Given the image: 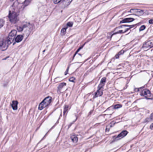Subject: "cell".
Returning a JSON list of instances; mask_svg holds the SVG:
<instances>
[{
	"mask_svg": "<svg viewBox=\"0 0 153 152\" xmlns=\"http://www.w3.org/2000/svg\"><path fill=\"white\" fill-rule=\"evenodd\" d=\"M73 25V23L72 22H69V23L67 24V26H72Z\"/></svg>",
	"mask_w": 153,
	"mask_h": 152,
	"instance_id": "obj_27",
	"label": "cell"
},
{
	"mask_svg": "<svg viewBox=\"0 0 153 152\" xmlns=\"http://www.w3.org/2000/svg\"><path fill=\"white\" fill-rule=\"evenodd\" d=\"M153 47V40L149 41L144 44L143 47Z\"/></svg>",
	"mask_w": 153,
	"mask_h": 152,
	"instance_id": "obj_9",
	"label": "cell"
},
{
	"mask_svg": "<svg viewBox=\"0 0 153 152\" xmlns=\"http://www.w3.org/2000/svg\"><path fill=\"white\" fill-rule=\"evenodd\" d=\"M115 124V122H112V123H111V124H109V125L108 126H107V128H106V131L108 132L109 131V130H110V128H111V127L112 126H114Z\"/></svg>",
	"mask_w": 153,
	"mask_h": 152,
	"instance_id": "obj_16",
	"label": "cell"
},
{
	"mask_svg": "<svg viewBox=\"0 0 153 152\" xmlns=\"http://www.w3.org/2000/svg\"><path fill=\"white\" fill-rule=\"evenodd\" d=\"M106 79L105 78H104L102 79V80L101 81L100 83L98 86V89L103 88V86L104 85L105 82H106Z\"/></svg>",
	"mask_w": 153,
	"mask_h": 152,
	"instance_id": "obj_10",
	"label": "cell"
},
{
	"mask_svg": "<svg viewBox=\"0 0 153 152\" xmlns=\"http://www.w3.org/2000/svg\"><path fill=\"white\" fill-rule=\"evenodd\" d=\"M145 28H146V26H142L140 27V31H142V30L145 29Z\"/></svg>",
	"mask_w": 153,
	"mask_h": 152,
	"instance_id": "obj_25",
	"label": "cell"
},
{
	"mask_svg": "<svg viewBox=\"0 0 153 152\" xmlns=\"http://www.w3.org/2000/svg\"><path fill=\"white\" fill-rule=\"evenodd\" d=\"M10 21L12 23H15L18 21V14L14 11H10L9 15Z\"/></svg>",
	"mask_w": 153,
	"mask_h": 152,
	"instance_id": "obj_3",
	"label": "cell"
},
{
	"mask_svg": "<svg viewBox=\"0 0 153 152\" xmlns=\"http://www.w3.org/2000/svg\"><path fill=\"white\" fill-rule=\"evenodd\" d=\"M68 106H65V108H64V114L65 113V111H67V110H68Z\"/></svg>",
	"mask_w": 153,
	"mask_h": 152,
	"instance_id": "obj_26",
	"label": "cell"
},
{
	"mask_svg": "<svg viewBox=\"0 0 153 152\" xmlns=\"http://www.w3.org/2000/svg\"><path fill=\"white\" fill-rule=\"evenodd\" d=\"M18 102L16 100L13 101L11 104L12 107L13 108V109L16 110L18 108Z\"/></svg>",
	"mask_w": 153,
	"mask_h": 152,
	"instance_id": "obj_12",
	"label": "cell"
},
{
	"mask_svg": "<svg viewBox=\"0 0 153 152\" xmlns=\"http://www.w3.org/2000/svg\"><path fill=\"white\" fill-rule=\"evenodd\" d=\"M140 95L147 99H152L153 98V95H152L151 92L147 89L143 90L140 92Z\"/></svg>",
	"mask_w": 153,
	"mask_h": 152,
	"instance_id": "obj_4",
	"label": "cell"
},
{
	"mask_svg": "<svg viewBox=\"0 0 153 152\" xmlns=\"http://www.w3.org/2000/svg\"><path fill=\"white\" fill-rule=\"evenodd\" d=\"M76 79L74 77H71V78L69 79V81L72 82H75V81Z\"/></svg>",
	"mask_w": 153,
	"mask_h": 152,
	"instance_id": "obj_22",
	"label": "cell"
},
{
	"mask_svg": "<svg viewBox=\"0 0 153 152\" xmlns=\"http://www.w3.org/2000/svg\"><path fill=\"white\" fill-rule=\"evenodd\" d=\"M16 34H17L16 30H12L11 32L10 33V34L9 35L7 40L9 44H10V45L14 41V39L15 38V36H16Z\"/></svg>",
	"mask_w": 153,
	"mask_h": 152,
	"instance_id": "obj_5",
	"label": "cell"
},
{
	"mask_svg": "<svg viewBox=\"0 0 153 152\" xmlns=\"http://www.w3.org/2000/svg\"><path fill=\"white\" fill-rule=\"evenodd\" d=\"M149 23L150 24H153V19H151L149 21Z\"/></svg>",
	"mask_w": 153,
	"mask_h": 152,
	"instance_id": "obj_28",
	"label": "cell"
},
{
	"mask_svg": "<svg viewBox=\"0 0 153 152\" xmlns=\"http://www.w3.org/2000/svg\"><path fill=\"white\" fill-rule=\"evenodd\" d=\"M103 89H98L97 92L96 93V95H95V97H99V96H102L103 95Z\"/></svg>",
	"mask_w": 153,
	"mask_h": 152,
	"instance_id": "obj_11",
	"label": "cell"
},
{
	"mask_svg": "<svg viewBox=\"0 0 153 152\" xmlns=\"http://www.w3.org/2000/svg\"><path fill=\"white\" fill-rule=\"evenodd\" d=\"M11 1H13V0H11Z\"/></svg>",
	"mask_w": 153,
	"mask_h": 152,
	"instance_id": "obj_30",
	"label": "cell"
},
{
	"mask_svg": "<svg viewBox=\"0 0 153 152\" xmlns=\"http://www.w3.org/2000/svg\"><path fill=\"white\" fill-rule=\"evenodd\" d=\"M5 21L3 19H0V28L4 25Z\"/></svg>",
	"mask_w": 153,
	"mask_h": 152,
	"instance_id": "obj_20",
	"label": "cell"
},
{
	"mask_svg": "<svg viewBox=\"0 0 153 152\" xmlns=\"http://www.w3.org/2000/svg\"><path fill=\"white\" fill-rule=\"evenodd\" d=\"M128 132L127 131H124L121 132L120 134L119 135L115 138V141H117V140H119L123 138L128 134Z\"/></svg>",
	"mask_w": 153,
	"mask_h": 152,
	"instance_id": "obj_7",
	"label": "cell"
},
{
	"mask_svg": "<svg viewBox=\"0 0 153 152\" xmlns=\"http://www.w3.org/2000/svg\"><path fill=\"white\" fill-rule=\"evenodd\" d=\"M65 85H66V83H61V85H60L58 86V91L60 92V91H61V88H63V86H65Z\"/></svg>",
	"mask_w": 153,
	"mask_h": 152,
	"instance_id": "obj_18",
	"label": "cell"
},
{
	"mask_svg": "<svg viewBox=\"0 0 153 152\" xmlns=\"http://www.w3.org/2000/svg\"><path fill=\"white\" fill-rule=\"evenodd\" d=\"M72 1L73 0H63V1L61 4L62 7H66L67 6H68L71 3Z\"/></svg>",
	"mask_w": 153,
	"mask_h": 152,
	"instance_id": "obj_8",
	"label": "cell"
},
{
	"mask_svg": "<svg viewBox=\"0 0 153 152\" xmlns=\"http://www.w3.org/2000/svg\"><path fill=\"white\" fill-rule=\"evenodd\" d=\"M134 19L132 18H126L124 19L122 21H121V23H127V22H131L133 21H134Z\"/></svg>",
	"mask_w": 153,
	"mask_h": 152,
	"instance_id": "obj_13",
	"label": "cell"
},
{
	"mask_svg": "<svg viewBox=\"0 0 153 152\" xmlns=\"http://www.w3.org/2000/svg\"><path fill=\"white\" fill-rule=\"evenodd\" d=\"M62 1L63 0H53V1L55 4H58L61 1Z\"/></svg>",
	"mask_w": 153,
	"mask_h": 152,
	"instance_id": "obj_21",
	"label": "cell"
},
{
	"mask_svg": "<svg viewBox=\"0 0 153 152\" xmlns=\"http://www.w3.org/2000/svg\"><path fill=\"white\" fill-rule=\"evenodd\" d=\"M71 139L72 141L73 142L76 143L78 142V138H77V136L75 135H73L71 136Z\"/></svg>",
	"mask_w": 153,
	"mask_h": 152,
	"instance_id": "obj_15",
	"label": "cell"
},
{
	"mask_svg": "<svg viewBox=\"0 0 153 152\" xmlns=\"http://www.w3.org/2000/svg\"><path fill=\"white\" fill-rule=\"evenodd\" d=\"M131 13L133 14H136L138 15H142L146 14H148L147 12H146L143 10H140V9H132L130 10Z\"/></svg>",
	"mask_w": 153,
	"mask_h": 152,
	"instance_id": "obj_6",
	"label": "cell"
},
{
	"mask_svg": "<svg viewBox=\"0 0 153 152\" xmlns=\"http://www.w3.org/2000/svg\"><path fill=\"white\" fill-rule=\"evenodd\" d=\"M66 28H63L61 30V35H65V33H66Z\"/></svg>",
	"mask_w": 153,
	"mask_h": 152,
	"instance_id": "obj_19",
	"label": "cell"
},
{
	"mask_svg": "<svg viewBox=\"0 0 153 152\" xmlns=\"http://www.w3.org/2000/svg\"><path fill=\"white\" fill-rule=\"evenodd\" d=\"M23 39V36L21 35H18V36L16 37V39H15V41H16V42H17V43H19V42L22 41Z\"/></svg>",
	"mask_w": 153,
	"mask_h": 152,
	"instance_id": "obj_14",
	"label": "cell"
},
{
	"mask_svg": "<svg viewBox=\"0 0 153 152\" xmlns=\"http://www.w3.org/2000/svg\"><path fill=\"white\" fill-rule=\"evenodd\" d=\"M121 105H120V104H117V105H115L114 106V108L115 109H117V108H120V107H121Z\"/></svg>",
	"mask_w": 153,
	"mask_h": 152,
	"instance_id": "obj_23",
	"label": "cell"
},
{
	"mask_svg": "<svg viewBox=\"0 0 153 152\" xmlns=\"http://www.w3.org/2000/svg\"><path fill=\"white\" fill-rule=\"evenodd\" d=\"M30 1H31V0H26V1L24 3V5L26 6V5H28Z\"/></svg>",
	"mask_w": 153,
	"mask_h": 152,
	"instance_id": "obj_24",
	"label": "cell"
},
{
	"mask_svg": "<svg viewBox=\"0 0 153 152\" xmlns=\"http://www.w3.org/2000/svg\"><path fill=\"white\" fill-rule=\"evenodd\" d=\"M52 100V98L50 96H48L45 98L44 100L43 101L41 102V103L40 104L39 106V109H43L44 108L47 107V106L50 104Z\"/></svg>",
	"mask_w": 153,
	"mask_h": 152,
	"instance_id": "obj_1",
	"label": "cell"
},
{
	"mask_svg": "<svg viewBox=\"0 0 153 152\" xmlns=\"http://www.w3.org/2000/svg\"><path fill=\"white\" fill-rule=\"evenodd\" d=\"M153 113L151 114V115L149 117L147 118L145 120L144 122H148L150 121H153Z\"/></svg>",
	"mask_w": 153,
	"mask_h": 152,
	"instance_id": "obj_17",
	"label": "cell"
},
{
	"mask_svg": "<svg viewBox=\"0 0 153 152\" xmlns=\"http://www.w3.org/2000/svg\"><path fill=\"white\" fill-rule=\"evenodd\" d=\"M131 27L132 26H120L115 29L114 31V33L115 34V33H125L129 29H130Z\"/></svg>",
	"mask_w": 153,
	"mask_h": 152,
	"instance_id": "obj_2",
	"label": "cell"
},
{
	"mask_svg": "<svg viewBox=\"0 0 153 152\" xmlns=\"http://www.w3.org/2000/svg\"><path fill=\"white\" fill-rule=\"evenodd\" d=\"M150 128H151V129L153 128V124H151V125L150 126Z\"/></svg>",
	"mask_w": 153,
	"mask_h": 152,
	"instance_id": "obj_29",
	"label": "cell"
}]
</instances>
